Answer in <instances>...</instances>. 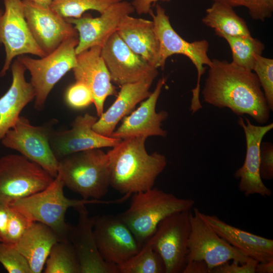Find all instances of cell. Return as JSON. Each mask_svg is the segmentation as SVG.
<instances>
[{"instance_id":"obj_1","label":"cell","mask_w":273,"mask_h":273,"mask_svg":"<svg viewBox=\"0 0 273 273\" xmlns=\"http://www.w3.org/2000/svg\"><path fill=\"white\" fill-rule=\"evenodd\" d=\"M202 92L204 101L218 108H229L241 116L247 114L265 124L270 111L256 74L233 62L211 60Z\"/></svg>"},{"instance_id":"obj_2","label":"cell","mask_w":273,"mask_h":273,"mask_svg":"<svg viewBox=\"0 0 273 273\" xmlns=\"http://www.w3.org/2000/svg\"><path fill=\"white\" fill-rule=\"evenodd\" d=\"M146 139L137 136L122 140L107 153L110 185L119 193L132 195L153 188L165 168L166 157L158 152L149 154Z\"/></svg>"},{"instance_id":"obj_3","label":"cell","mask_w":273,"mask_h":273,"mask_svg":"<svg viewBox=\"0 0 273 273\" xmlns=\"http://www.w3.org/2000/svg\"><path fill=\"white\" fill-rule=\"evenodd\" d=\"M64 185L57 176L46 188L31 195L17 200L9 205L33 222L42 223L51 228L62 241L68 240L72 225L65 221L68 208L88 204H113L125 200V197L113 201L96 199H70L64 193Z\"/></svg>"},{"instance_id":"obj_4","label":"cell","mask_w":273,"mask_h":273,"mask_svg":"<svg viewBox=\"0 0 273 273\" xmlns=\"http://www.w3.org/2000/svg\"><path fill=\"white\" fill-rule=\"evenodd\" d=\"M129 208L118 214L141 245L154 234L159 222L178 212L190 211L195 202L152 188L133 193Z\"/></svg>"},{"instance_id":"obj_5","label":"cell","mask_w":273,"mask_h":273,"mask_svg":"<svg viewBox=\"0 0 273 273\" xmlns=\"http://www.w3.org/2000/svg\"><path fill=\"white\" fill-rule=\"evenodd\" d=\"M58 175L64 187L83 199L100 200L110 186L108 156L101 148L76 152L60 159Z\"/></svg>"},{"instance_id":"obj_6","label":"cell","mask_w":273,"mask_h":273,"mask_svg":"<svg viewBox=\"0 0 273 273\" xmlns=\"http://www.w3.org/2000/svg\"><path fill=\"white\" fill-rule=\"evenodd\" d=\"M78 37L64 40L54 51L39 59L21 55L18 59L31 74V83L35 93L34 108L42 110L54 85L76 64L75 48Z\"/></svg>"},{"instance_id":"obj_7","label":"cell","mask_w":273,"mask_h":273,"mask_svg":"<svg viewBox=\"0 0 273 273\" xmlns=\"http://www.w3.org/2000/svg\"><path fill=\"white\" fill-rule=\"evenodd\" d=\"M40 166L22 155L0 157V203H11L43 190L54 180Z\"/></svg>"},{"instance_id":"obj_8","label":"cell","mask_w":273,"mask_h":273,"mask_svg":"<svg viewBox=\"0 0 273 273\" xmlns=\"http://www.w3.org/2000/svg\"><path fill=\"white\" fill-rule=\"evenodd\" d=\"M52 122L40 126L31 124L23 116L1 140L2 145L19 152L21 155L40 166L53 178L58 175L59 160L54 155L50 140L54 131Z\"/></svg>"},{"instance_id":"obj_9","label":"cell","mask_w":273,"mask_h":273,"mask_svg":"<svg viewBox=\"0 0 273 273\" xmlns=\"http://www.w3.org/2000/svg\"><path fill=\"white\" fill-rule=\"evenodd\" d=\"M190 211L165 217L146 241L162 259L165 273L182 272L186 265L191 231Z\"/></svg>"},{"instance_id":"obj_10","label":"cell","mask_w":273,"mask_h":273,"mask_svg":"<svg viewBox=\"0 0 273 273\" xmlns=\"http://www.w3.org/2000/svg\"><path fill=\"white\" fill-rule=\"evenodd\" d=\"M153 18L154 30L159 43L157 68L163 69L167 58L175 54L188 57L197 71L196 88H200V79L205 71L204 65L209 67L211 59L208 56L209 42L205 39L188 42L183 38L172 27L165 9L159 4L156 13L151 10L149 13Z\"/></svg>"},{"instance_id":"obj_11","label":"cell","mask_w":273,"mask_h":273,"mask_svg":"<svg viewBox=\"0 0 273 273\" xmlns=\"http://www.w3.org/2000/svg\"><path fill=\"white\" fill-rule=\"evenodd\" d=\"M190 211L191 231L186 263L203 260L211 272L215 267L230 260L244 263L250 258L220 237L199 215V210Z\"/></svg>"},{"instance_id":"obj_12","label":"cell","mask_w":273,"mask_h":273,"mask_svg":"<svg viewBox=\"0 0 273 273\" xmlns=\"http://www.w3.org/2000/svg\"><path fill=\"white\" fill-rule=\"evenodd\" d=\"M0 10V43L5 48L6 58L0 77H3L17 56L31 54L40 58L47 54L34 39L26 21L22 0H4Z\"/></svg>"},{"instance_id":"obj_13","label":"cell","mask_w":273,"mask_h":273,"mask_svg":"<svg viewBox=\"0 0 273 273\" xmlns=\"http://www.w3.org/2000/svg\"><path fill=\"white\" fill-rule=\"evenodd\" d=\"M94 234L99 252L107 263L116 265L136 254L141 245L117 215L94 216Z\"/></svg>"},{"instance_id":"obj_14","label":"cell","mask_w":273,"mask_h":273,"mask_svg":"<svg viewBox=\"0 0 273 273\" xmlns=\"http://www.w3.org/2000/svg\"><path fill=\"white\" fill-rule=\"evenodd\" d=\"M101 54L111 81L120 86L141 81H154L158 74L157 68L131 51L117 32L102 47Z\"/></svg>"},{"instance_id":"obj_15","label":"cell","mask_w":273,"mask_h":273,"mask_svg":"<svg viewBox=\"0 0 273 273\" xmlns=\"http://www.w3.org/2000/svg\"><path fill=\"white\" fill-rule=\"evenodd\" d=\"M24 16L29 30L41 49L49 54L70 37H78L73 25L50 7L22 0Z\"/></svg>"},{"instance_id":"obj_16","label":"cell","mask_w":273,"mask_h":273,"mask_svg":"<svg viewBox=\"0 0 273 273\" xmlns=\"http://www.w3.org/2000/svg\"><path fill=\"white\" fill-rule=\"evenodd\" d=\"M98 118L88 113L77 116L71 128L53 131L50 140L51 148L58 160L82 151L113 147L121 140L102 135L95 131L93 126Z\"/></svg>"},{"instance_id":"obj_17","label":"cell","mask_w":273,"mask_h":273,"mask_svg":"<svg viewBox=\"0 0 273 273\" xmlns=\"http://www.w3.org/2000/svg\"><path fill=\"white\" fill-rule=\"evenodd\" d=\"M134 11L131 3L121 1L111 5L99 17L85 15L79 18H65L74 25L78 33L76 54L94 47L102 48L108 38L117 32L122 18Z\"/></svg>"},{"instance_id":"obj_18","label":"cell","mask_w":273,"mask_h":273,"mask_svg":"<svg viewBox=\"0 0 273 273\" xmlns=\"http://www.w3.org/2000/svg\"><path fill=\"white\" fill-rule=\"evenodd\" d=\"M239 117L238 124L243 128L246 138V152L243 165L234 173L236 179H240L238 188L246 197L259 194L269 197L272 192L263 183L259 172L260 147L264 136L273 128V123L265 125H255L245 118Z\"/></svg>"},{"instance_id":"obj_19","label":"cell","mask_w":273,"mask_h":273,"mask_svg":"<svg viewBox=\"0 0 273 273\" xmlns=\"http://www.w3.org/2000/svg\"><path fill=\"white\" fill-rule=\"evenodd\" d=\"M165 82L164 77L160 78L149 97L141 102L140 106L129 115L123 118L121 124L114 130L111 137L121 140L137 136L165 138L167 132L161 126L168 114L163 110L158 112L156 111L158 98Z\"/></svg>"},{"instance_id":"obj_20","label":"cell","mask_w":273,"mask_h":273,"mask_svg":"<svg viewBox=\"0 0 273 273\" xmlns=\"http://www.w3.org/2000/svg\"><path fill=\"white\" fill-rule=\"evenodd\" d=\"M102 47L96 46L76 56V64L72 69L76 81L86 85L90 90L97 116L104 112L107 98L116 94L109 72L101 56Z\"/></svg>"},{"instance_id":"obj_21","label":"cell","mask_w":273,"mask_h":273,"mask_svg":"<svg viewBox=\"0 0 273 273\" xmlns=\"http://www.w3.org/2000/svg\"><path fill=\"white\" fill-rule=\"evenodd\" d=\"M85 205L74 208L78 212V222L72 226L69 235L80 273H119L117 265L106 262L101 256L94 234V217L89 216Z\"/></svg>"},{"instance_id":"obj_22","label":"cell","mask_w":273,"mask_h":273,"mask_svg":"<svg viewBox=\"0 0 273 273\" xmlns=\"http://www.w3.org/2000/svg\"><path fill=\"white\" fill-rule=\"evenodd\" d=\"M11 67V85L0 98V142L14 126L22 110L35 96L32 84L25 80L26 69L23 64L17 58Z\"/></svg>"},{"instance_id":"obj_23","label":"cell","mask_w":273,"mask_h":273,"mask_svg":"<svg viewBox=\"0 0 273 273\" xmlns=\"http://www.w3.org/2000/svg\"><path fill=\"white\" fill-rule=\"evenodd\" d=\"M199 214L216 233L247 257L258 262L273 260V240L230 225L214 215Z\"/></svg>"},{"instance_id":"obj_24","label":"cell","mask_w":273,"mask_h":273,"mask_svg":"<svg viewBox=\"0 0 273 273\" xmlns=\"http://www.w3.org/2000/svg\"><path fill=\"white\" fill-rule=\"evenodd\" d=\"M153 81L145 80L121 85L116 99L94 123L93 130L102 135L111 137L119 122L138 103L149 97Z\"/></svg>"},{"instance_id":"obj_25","label":"cell","mask_w":273,"mask_h":273,"mask_svg":"<svg viewBox=\"0 0 273 273\" xmlns=\"http://www.w3.org/2000/svg\"><path fill=\"white\" fill-rule=\"evenodd\" d=\"M117 32L131 51L158 68L159 43L153 21L126 15L121 20Z\"/></svg>"},{"instance_id":"obj_26","label":"cell","mask_w":273,"mask_h":273,"mask_svg":"<svg viewBox=\"0 0 273 273\" xmlns=\"http://www.w3.org/2000/svg\"><path fill=\"white\" fill-rule=\"evenodd\" d=\"M60 241L62 240L51 228L34 222L13 246L26 258L32 273H40L52 247Z\"/></svg>"},{"instance_id":"obj_27","label":"cell","mask_w":273,"mask_h":273,"mask_svg":"<svg viewBox=\"0 0 273 273\" xmlns=\"http://www.w3.org/2000/svg\"><path fill=\"white\" fill-rule=\"evenodd\" d=\"M202 23L214 29L218 36H249L251 33L245 21L234 10L233 8L219 0H214L206 10Z\"/></svg>"},{"instance_id":"obj_28","label":"cell","mask_w":273,"mask_h":273,"mask_svg":"<svg viewBox=\"0 0 273 273\" xmlns=\"http://www.w3.org/2000/svg\"><path fill=\"white\" fill-rule=\"evenodd\" d=\"M229 44L235 64L252 71L257 56L262 55L265 46L257 38L249 36H231L222 35Z\"/></svg>"},{"instance_id":"obj_29","label":"cell","mask_w":273,"mask_h":273,"mask_svg":"<svg viewBox=\"0 0 273 273\" xmlns=\"http://www.w3.org/2000/svg\"><path fill=\"white\" fill-rule=\"evenodd\" d=\"M45 264L44 273H80L79 261L69 240L54 245Z\"/></svg>"},{"instance_id":"obj_30","label":"cell","mask_w":273,"mask_h":273,"mask_svg":"<svg viewBox=\"0 0 273 273\" xmlns=\"http://www.w3.org/2000/svg\"><path fill=\"white\" fill-rule=\"evenodd\" d=\"M117 267L119 273H165L162 259L147 242L136 254Z\"/></svg>"},{"instance_id":"obj_31","label":"cell","mask_w":273,"mask_h":273,"mask_svg":"<svg viewBox=\"0 0 273 273\" xmlns=\"http://www.w3.org/2000/svg\"><path fill=\"white\" fill-rule=\"evenodd\" d=\"M122 0H53L50 8L63 18H79L86 11L95 10L100 14L111 5Z\"/></svg>"},{"instance_id":"obj_32","label":"cell","mask_w":273,"mask_h":273,"mask_svg":"<svg viewBox=\"0 0 273 273\" xmlns=\"http://www.w3.org/2000/svg\"><path fill=\"white\" fill-rule=\"evenodd\" d=\"M252 71L256 74L267 105L273 110V59L262 55L256 57Z\"/></svg>"},{"instance_id":"obj_33","label":"cell","mask_w":273,"mask_h":273,"mask_svg":"<svg viewBox=\"0 0 273 273\" xmlns=\"http://www.w3.org/2000/svg\"><path fill=\"white\" fill-rule=\"evenodd\" d=\"M0 263L9 273H32L27 260L15 247L2 242Z\"/></svg>"},{"instance_id":"obj_34","label":"cell","mask_w":273,"mask_h":273,"mask_svg":"<svg viewBox=\"0 0 273 273\" xmlns=\"http://www.w3.org/2000/svg\"><path fill=\"white\" fill-rule=\"evenodd\" d=\"M219 1L233 8L237 7L246 8L251 18L255 20L264 21L266 19L270 18L273 13V0Z\"/></svg>"},{"instance_id":"obj_35","label":"cell","mask_w":273,"mask_h":273,"mask_svg":"<svg viewBox=\"0 0 273 273\" xmlns=\"http://www.w3.org/2000/svg\"><path fill=\"white\" fill-rule=\"evenodd\" d=\"M33 222L23 213L11 207L9 224L4 243L15 245Z\"/></svg>"},{"instance_id":"obj_36","label":"cell","mask_w":273,"mask_h":273,"mask_svg":"<svg viewBox=\"0 0 273 273\" xmlns=\"http://www.w3.org/2000/svg\"><path fill=\"white\" fill-rule=\"evenodd\" d=\"M65 99L67 104L75 109L84 108L93 103L89 88L84 83L77 81L67 89Z\"/></svg>"},{"instance_id":"obj_37","label":"cell","mask_w":273,"mask_h":273,"mask_svg":"<svg viewBox=\"0 0 273 273\" xmlns=\"http://www.w3.org/2000/svg\"><path fill=\"white\" fill-rule=\"evenodd\" d=\"M259 172L262 179L273 178V145L270 142H261L260 144Z\"/></svg>"},{"instance_id":"obj_38","label":"cell","mask_w":273,"mask_h":273,"mask_svg":"<svg viewBox=\"0 0 273 273\" xmlns=\"http://www.w3.org/2000/svg\"><path fill=\"white\" fill-rule=\"evenodd\" d=\"M226 262L213 268V273H255V268L258 261L250 258L244 263L233 261L231 263Z\"/></svg>"},{"instance_id":"obj_39","label":"cell","mask_w":273,"mask_h":273,"mask_svg":"<svg viewBox=\"0 0 273 273\" xmlns=\"http://www.w3.org/2000/svg\"><path fill=\"white\" fill-rule=\"evenodd\" d=\"M11 212V207L9 205L0 203V242L5 241Z\"/></svg>"},{"instance_id":"obj_40","label":"cell","mask_w":273,"mask_h":273,"mask_svg":"<svg viewBox=\"0 0 273 273\" xmlns=\"http://www.w3.org/2000/svg\"><path fill=\"white\" fill-rule=\"evenodd\" d=\"M183 273H210L206 262L203 260H192L187 262Z\"/></svg>"},{"instance_id":"obj_41","label":"cell","mask_w":273,"mask_h":273,"mask_svg":"<svg viewBox=\"0 0 273 273\" xmlns=\"http://www.w3.org/2000/svg\"><path fill=\"white\" fill-rule=\"evenodd\" d=\"M158 1L169 2L171 0H133L131 3L136 12L141 15L149 13L151 10L152 4L155 3Z\"/></svg>"},{"instance_id":"obj_42","label":"cell","mask_w":273,"mask_h":273,"mask_svg":"<svg viewBox=\"0 0 273 273\" xmlns=\"http://www.w3.org/2000/svg\"><path fill=\"white\" fill-rule=\"evenodd\" d=\"M273 260L258 262L255 268V273H272Z\"/></svg>"},{"instance_id":"obj_43","label":"cell","mask_w":273,"mask_h":273,"mask_svg":"<svg viewBox=\"0 0 273 273\" xmlns=\"http://www.w3.org/2000/svg\"><path fill=\"white\" fill-rule=\"evenodd\" d=\"M43 7H50L53 0H29Z\"/></svg>"},{"instance_id":"obj_44","label":"cell","mask_w":273,"mask_h":273,"mask_svg":"<svg viewBox=\"0 0 273 273\" xmlns=\"http://www.w3.org/2000/svg\"><path fill=\"white\" fill-rule=\"evenodd\" d=\"M212 1H213L214 0H212Z\"/></svg>"}]
</instances>
